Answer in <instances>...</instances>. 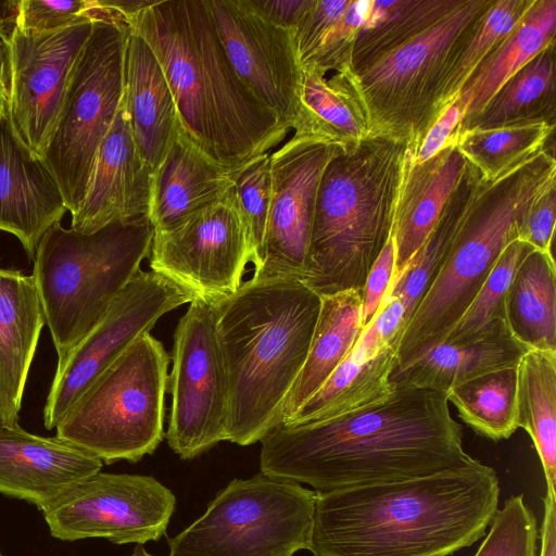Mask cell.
<instances>
[{"label":"cell","mask_w":556,"mask_h":556,"mask_svg":"<svg viewBox=\"0 0 556 556\" xmlns=\"http://www.w3.org/2000/svg\"><path fill=\"white\" fill-rule=\"evenodd\" d=\"M103 462L56 435L0 427V494L41 510L68 488L101 470Z\"/></svg>","instance_id":"44dd1931"},{"label":"cell","mask_w":556,"mask_h":556,"mask_svg":"<svg viewBox=\"0 0 556 556\" xmlns=\"http://www.w3.org/2000/svg\"><path fill=\"white\" fill-rule=\"evenodd\" d=\"M350 0H312L294 28L301 65L317 50L325 35L342 17Z\"/></svg>","instance_id":"ee69618b"},{"label":"cell","mask_w":556,"mask_h":556,"mask_svg":"<svg viewBox=\"0 0 556 556\" xmlns=\"http://www.w3.org/2000/svg\"><path fill=\"white\" fill-rule=\"evenodd\" d=\"M64 198L43 160L16 136L10 117L0 122V230L15 236L34 261L45 233L61 223Z\"/></svg>","instance_id":"ffe728a7"},{"label":"cell","mask_w":556,"mask_h":556,"mask_svg":"<svg viewBox=\"0 0 556 556\" xmlns=\"http://www.w3.org/2000/svg\"><path fill=\"white\" fill-rule=\"evenodd\" d=\"M127 556H156V555H152L150 554L144 547L143 545H140V544H137L135 546V548L131 551V553Z\"/></svg>","instance_id":"f5cc1de1"},{"label":"cell","mask_w":556,"mask_h":556,"mask_svg":"<svg viewBox=\"0 0 556 556\" xmlns=\"http://www.w3.org/2000/svg\"><path fill=\"white\" fill-rule=\"evenodd\" d=\"M46 318L33 275L0 268V413L7 427L18 413Z\"/></svg>","instance_id":"603a6c76"},{"label":"cell","mask_w":556,"mask_h":556,"mask_svg":"<svg viewBox=\"0 0 556 556\" xmlns=\"http://www.w3.org/2000/svg\"><path fill=\"white\" fill-rule=\"evenodd\" d=\"M370 0H350L342 17L329 29L312 58L301 66H313L324 74L352 66V52Z\"/></svg>","instance_id":"7bdbcfd3"},{"label":"cell","mask_w":556,"mask_h":556,"mask_svg":"<svg viewBox=\"0 0 556 556\" xmlns=\"http://www.w3.org/2000/svg\"><path fill=\"white\" fill-rule=\"evenodd\" d=\"M194 296L152 270L141 269L100 321L56 364L43 408L47 429L58 426L90 384L166 313Z\"/></svg>","instance_id":"9a60e30c"},{"label":"cell","mask_w":556,"mask_h":556,"mask_svg":"<svg viewBox=\"0 0 556 556\" xmlns=\"http://www.w3.org/2000/svg\"><path fill=\"white\" fill-rule=\"evenodd\" d=\"M479 181V173L467 162L463 177L432 231L388 290L386 296H395L403 302L407 321L441 265Z\"/></svg>","instance_id":"e575fe53"},{"label":"cell","mask_w":556,"mask_h":556,"mask_svg":"<svg viewBox=\"0 0 556 556\" xmlns=\"http://www.w3.org/2000/svg\"><path fill=\"white\" fill-rule=\"evenodd\" d=\"M0 556H3L1 552H0Z\"/></svg>","instance_id":"11a10c76"},{"label":"cell","mask_w":556,"mask_h":556,"mask_svg":"<svg viewBox=\"0 0 556 556\" xmlns=\"http://www.w3.org/2000/svg\"><path fill=\"white\" fill-rule=\"evenodd\" d=\"M320 309L304 366L285 405L287 422L328 379L354 348L364 330L363 291L320 296Z\"/></svg>","instance_id":"83f0119b"},{"label":"cell","mask_w":556,"mask_h":556,"mask_svg":"<svg viewBox=\"0 0 556 556\" xmlns=\"http://www.w3.org/2000/svg\"><path fill=\"white\" fill-rule=\"evenodd\" d=\"M395 266V244L390 237L371 266L363 289L362 325L364 329L376 316L393 278Z\"/></svg>","instance_id":"bcb514c9"},{"label":"cell","mask_w":556,"mask_h":556,"mask_svg":"<svg viewBox=\"0 0 556 556\" xmlns=\"http://www.w3.org/2000/svg\"><path fill=\"white\" fill-rule=\"evenodd\" d=\"M407 148L405 142L369 135L326 166L301 279L319 296L363 291L392 236Z\"/></svg>","instance_id":"5b68a950"},{"label":"cell","mask_w":556,"mask_h":556,"mask_svg":"<svg viewBox=\"0 0 556 556\" xmlns=\"http://www.w3.org/2000/svg\"><path fill=\"white\" fill-rule=\"evenodd\" d=\"M459 1L370 0L353 47V72L432 27Z\"/></svg>","instance_id":"836d02e7"},{"label":"cell","mask_w":556,"mask_h":556,"mask_svg":"<svg viewBox=\"0 0 556 556\" xmlns=\"http://www.w3.org/2000/svg\"><path fill=\"white\" fill-rule=\"evenodd\" d=\"M21 0H0V39L10 43L18 25Z\"/></svg>","instance_id":"816d5d0a"},{"label":"cell","mask_w":556,"mask_h":556,"mask_svg":"<svg viewBox=\"0 0 556 556\" xmlns=\"http://www.w3.org/2000/svg\"><path fill=\"white\" fill-rule=\"evenodd\" d=\"M320 303L299 279L251 278L213 304L227 380L226 441L251 445L282 422Z\"/></svg>","instance_id":"277c9868"},{"label":"cell","mask_w":556,"mask_h":556,"mask_svg":"<svg viewBox=\"0 0 556 556\" xmlns=\"http://www.w3.org/2000/svg\"><path fill=\"white\" fill-rule=\"evenodd\" d=\"M517 366L479 376L446 393L460 419L476 433L492 441L508 439L518 429Z\"/></svg>","instance_id":"d590c367"},{"label":"cell","mask_w":556,"mask_h":556,"mask_svg":"<svg viewBox=\"0 0 556 556\" xmlns=\"http://www.w3.org/2000/svg\"><path fill=\"white\" fill-rule=\"evenodd\" d=\"M295 135L313 136L352 148L369 136V121L352 66L330 77L302 66L300 113Z\"/></svg>","instance_id":"4316f807"},{"label":"cell","mask_w":556,"mask_h":556,"mask_svg":"<svg viewBox=\"0 0 556 556\" xmlns=\"http://www.w3.org/2000/svg\"><path fill=\"white\" fill-rule=\"evenodd\" d=\"M467 106V102L458 94L444 109L417 149L414 156L415 163L431 159L457 137V129L466 115Z\"/></svg>","instance_id":"7dc6e473"},{"label":"cell","mask_w":556,"mask_h":556,"mask_svg":"<svg viewBox=\"0 0 556 556\" xmlns=\"http://www.w3.org/2000/svg\"><path fill=\"white\" fill-rule=\"evenodd\" d=\"M168 363L163 344L142 334L83 393L55 435L105 464L154 453L164 438Z\"/></svg>","instance_id":"ba28073f"},{"label":"cell","mask_w":556,"mask_h":556,"mask_svg":"<svg viewBox=\"0 0 556 556\" xmlns=\"http://www.w3.org/2000/svg\"><path fill=\"white\" fill-rule=\"evenodd\" d=\"M556 185L543 192L530 206L519 231V240L534 250L553 255L556 212Z\"/></svg>","instance_id":"f6af8a7d"},{"label":"cell","mask_w":556,"mask_h":556,"mask_svg":"<svg viewBox=\"0 0 556 556\" xmlns=\"http://www.w3.org/2000/svg\"><path fill=\"white\" fill-rule=\"evenodd\" d=\"M123 102L138 150L154 173L178 134V119L155 54L130 28L124 55Z\"/></svg>","instance_id":"cb8c5ba5"},{"label":"cell","mask_w":556,"mask_h":556,"mask_svg":"<svg viewBox=\"0 0 556 556\" xmlns=\"http://www.w3.org/2000/svg\"><path fill=\"white\" fill-rule=\"evenodd\" d=\"M148 215L84 233L53 225L40 240L33 276L58 362L100 321L149 257Z\"/></svg>","instance_id":"52a82bcc"},{"label":"cell","mask_w":556,"mask_h":556,"mask_svg":"<svg viewBox=\"0 0 556 556\" xmlns=\"http://www.w3.org/2000/svg\"><path fill=\"white\" fill-rule=\"evenodd\" d=\"M241 169L215 164L178 129L164 160L152 174L148 217L154 230L176 225L223 198L233 188Z\"/></svg>","instance_id":"d4e9b609"},{"label":"cell","mask_w":556,"mask_h":556,"mask_svg":"<svg viewBox=\"0 0 556 556\" xmlns=\"http://www.w3.org/2000/svg\"><path fill=\"white\" fill-rule=\"evenodd\" d=\"M128 30L126 22L94 23L73 68L56 127L41 157L71 215L83 202L97 152L121 105Z\"/></svg>","instance_id":"8fae6325"},{"label":"cell","mask_w":556,"mask_h":556,"mask_svg":"<svg viewBox=\"0 0 556 556\" xmlns=\"http://www.w3.org/2000/svg\"><path fill=\"white\" fill-rule=\"evenodd\" d=\"M152 174L134 140L122 98L71 228L90 233L113 222L148 215Z\"/></svg>","instance_id":"d6986e66"},{"label":"cell","mask_w":556,"mask_h":556,"mask_svg":"<svg viewBox=\"0 0 556 556\" xmlns=\"http://www.w3.org/2000/svg\"><path fill=\"white\" fill-rule=\"evenodd\" d=\"M554 185L556 160L548 144L494 180L480 178L441 265L399 338L396 367L445 341L503 250L519 238L530 206Z\"/></svg>","instance_id":"8992f818"},{"label":"cell","mask_w":556,"mask_h":556,"mask_svg":"<svg viewBox=\"0 0 556 556\" xmlns=\"http://www.w3.org/2000/svg\"><path fill=\"white\" fill-rule=\"evenodd\" d=\"M172 361L166 438L181 459L190 460L226 441L227 380L213 304L190 302L174 333Z\"/></svg>","instance_id":"5bb4252c"},{"label":"cell","mask_w":556,"mask_h":556,"mask_svg":"<svg viewBox=\"0 0 556 556\" xmlns=\"http://www.w3.org/2000/svg\"><path fill=\"white\" fill-rule=\"evenodd\" d=\"M125 21L163 70L179 132L212 162L239 170L286 138L289 128L236 74L206 0H152Z\"/></svg>","instance_id":"3957f363"},{"label":"cell","mask_w":556,"mask_h":556,"mask_svg":"<svg viewBox=\"0 0 556 556\" xmlns=\"http://www.w3.org/2000/svg\"><path fill=\"white\" fill-rule=\"evenodd\" d=\"M556 122L555 42L507 79L482 110L462 123L457 134L469 129Z\"/></svg>","instance_id":"4dcf8cb0"},{"label":"cell","mask_w":556,"mask_h":556,"mask_svg":"<svg viewBox=\"0 0 556 556\" xmlns=\"http://www.w3.org/2000/svg\"><path fill=\"white\" fill-rule=\"evenodd\" d=\"M516 424L533 441L546 491L556 494V351L529 349L520 358Z\"/></svg>","instance_id":"d6a6232c"},{"label":"cell","mask_w":556,"mask_h":556,"mask_svg":"<svg viewBox=\"0 0 556 556\" xmlns=\"http://www.w3.org/2000/svg\"><path fill=\"white\" fill-rule=\"evenodd\" d=\"M394 383L387 400L353 414L278 425L260 441L261 472L327 493L476 462L464 450L445 393Z\"/></svg>","instance_id":"6da1fadb"},{"label":"cell","mask_w":556,"mask_h":556,"mask_svg":"<svg viewBox=\"0 0 556 556\" xmlns=\"http://www.w3.org/2000/svg\"><path fill=\"white\" fill-rule=\"evenodd\" d=\"M344 148L293 134L270 153L271 202L263 261L254 279H302L317 190L328 163Z\"/></svg>","instance_id":"2e32d148"},{"label":"cell","mask_w":556,"mask_h":556,"mask_svg":"<svg viewBox=\"0 0 556 556\" xmlns=\"http://www.w3.org/2000/svg\"><path fill=\"white\" fill-rule=\"evenodd\" d=\"M174 493L151 476L101 470L75 483L40 511L62 541L104 539L143 545L166 533Z\"/></svg>","instance_id":"4fadbf2b"},{"label":"cell","mask_w":556,"mask_h":556,"mask_svg":"<svg viewBox=\"0 0 556 556\" xmlns=\"http://www.w3.org/2000/svg\"><path fill=\"white\" fill-rule=\"evenodd\" d=\"M414 156L408 147L392 229L395 266L390 288L432 231L467 165L457 137L426 162L415 163Z\"/></svg>","instance_id":"7402d4cb"},{"label":"cell","mask_w":556,"mask_h":556,"mask_svg":"<svg viewBox=\"0 0 556 556\" xmlns=\"http://www.w3.org/2000/svg\"><path fill=\"white\" fill-rule=\"evenodd\" d=\"M4 426L3 424V419H2V416H1V413H0V427Z\"/></svg>","instance_id":"db71d44e"},{"label":"cell","mask_w":556,"mask_h":556,"mask_svg":"<svg viewBox=\"0 0 556 556\" xmlns=\"http://www.w3.org/2000/svg\"><path fill=\"white\" fill-rule=\"evenodd\" d=\"M244 3L267 22L294 30L298 22L312 0H243Z\"/></svg>","instance_id":"c3c4849f"},{"label":"cell","mask_w":556,"mask_h":556,"mask_svg":"<svg viewBox=\"0 0 556 556\" xmlns=\"http://www.w3.org/2000/svg\"><path fill=\"white\" fill-rule=\"evenodd\" d=\"M393 348L359 359L351 351L321 387L283 425L318 422L353 414L387 400L395 383Z\"/></svg>","instance_id":"f546056e"},{"label":"cell","mask_w":556,"mask_h":556,"mask_svg":"<svg viewBox=\"0 0 556 556\" xmlns=\"http://www.w3.org/2000/svg\"><path fill=\"white\" fill-rule=\"evenodd\" d=\"M555 34L556 0H533L517 25L465 83L459 96L468 106L462 123L477 115L507 79L554 43Z\"/></svg>","instance_id":"f1b7e54d"},{"label":"cell","mask_w":556,"mask_h":556,"mask_svg":"<svg viewBox=\"0 0 556 556\" xmlns=\"http://www.w3.org/2000/svg\"><path fill=\"white\" fill-rule=\"evenodd\" d=\"M529 349L509 332L503 316L478 340L444 342L395 367L392 382L447 393L479 376L517 366Z\"/></svg>","instance_id":"484cf974"},{"label":"cell","mask_w":556,"mask_h":556,"mask_svg":"<svg viewBox=\"0 0 556 556\" xmlns=\"http://www.w3.org/2000/svg\"><path fill=\"white\" fill-rule=\"evenodd\" d=\"M543 503L544 514L539 530L540 556H556V494L546 491Z\"/></svg>","instance_id":"681fc988"},{"label":"cell","mask_w":556,"mask_h":556,"mask_svg":"<svg viewBox=\"0 0 556 556\" xmlns=\"http://www.w3.org/2000/svg\"><path fill=\"white\" fill-rule=\"evenodd\" d=\"M473 556H536L538 519L523 494L511 495L494 515Z\"/></svg>","instance_id":"ab89813d"},{"label":"cell","mask_w":556,"mask_h":556,"mask_svg":"<svg viewBox=\"0 0 556 556\" xmlns=\"http://www.w3.org/2000/svg\"><path fill=\"white\" fill-rule=\"evenodd\" d=\"M510 334L528 349L556 351L554 256L532 251L518 267L503 300Z\"/></svg>","instance_id":"1f68e13d"},{"label":"cell","mask_w":556,"mask_h":556,"mask_svg":"<svg viewBox=\"0 0 556 556\" xmlns=\"http://www.w3.org/2000/svg\"><path fill=\"white\" fill-rule=\"evenodd\" d=\"M98 21L125 18L99 0H21L17 28L49 31Z\"/></svg>","instance_id":"b9f144b4"},{"label":"cell","mask_w":556,"mask_h":556,"mask_svg":"<svg viewBox=\"0 0 556 556\" xmlns=\"http://www.w3.org/2000/svg\"><path fill=\"white\" fill-rule=\"evenodd\" d=\"M12 93V59L10 43L0 39V122L9 117Z\"/></svg>","instance_id":"f907efd6"},{"label":"cell","mask_w":556,"mask_h":556,"mask_svg":"<svg viewBox=\"0 0 556 556\" xmlns=\"http://www.w3.org/2000/svg\"><path fill=\"white\" fill-rule=\"evenodd\" d=\"M532 251V245L519 239L503 250L473 301L444 342L468 343L478 340L493 327L497 318L503 316V300L518 267Z\"/></svg>","instance_id":"f35d334b"},{"label":"cell","mask_w":556,"mask_h":556,"mask_svg":"<svg viewBox=\"0 0 556 556\" xmlns=\"http://www.w3.org/2000/svg\"><path fill=\"white\" fill-rule=\"evenodd\" d=\"M317 492L262 473L233 479L167 541L168 556H294L309 549Z\"/></svg>","instance_id":"30bf717a"},{"label":"cell","mask_w":556,"mask_h":556,"mask_svg":"<svg viewBox=\"0 0 556 556\" xmlns=\"http://www.w3.org/2000/svg\"><path fill=\"white\" fill-rule=\"evenodd\" d=\"M493 2L460 0L432 27L354 72L369 135L405 142L416 153L438 118V100L453 61Z\"/></svg>","instance_id":"9c48e42d"},{"label":"cell","mask_w":556,"mask_h":556,"mask_svg":"<svg viewBox=\"0 0 556 556\" xmlns=\"http://www.w3.org/2000/svg\"><path fill=\"white\" fill-rule=\"evenodd\" d=\"M250 237L254 271L263 261L264 238L271 202L270 153L248 163L233 186Z\"/></svg>","instance_id":"60d3db41"},{"label":"cell","mask_w":556,"mask_h":556,"mask_svg":"<svg viewBox=\"0 0 556 556\" xmlns=\"http://www.w3.org/2000/svg\"><path fill=\"white\" fill-rule=\"evenodd\" d=\"M554 130L543 123L469 129L457 134V148L481 180L491 181L541 151Z\"/></svg>","instance_id":"8d00e7d4"},{"label":"cell","mask_w":556,"mask_h":556,"mask_svg":"<svg viewBox=\"0 0 556 556\" xmlns=\"http://www.w3.org/2000/svg\"><path fill=\"white\" fill-rule=\"evenodd\" d=\"M149 258L152 271L194 299L216 304L236 293L252 251L233 188L176 225L154 230Z\"/></svg>","instance_id":"7c38bea8"},{"label":"cell","mask_w":556,"mask_h":556,"mask_svg":"<svg viewBox=\"0 0 556 556\" xmlns=\"http://www.w3.org/2000/svg\"><path fill=\"white\" fill-rule=\"evenodd\" d=\"M94 23L49 31L17 28L10 42L9 117L20 140L40 157L56 127L73 68Z\"/></svg>","instance_id":"e0dca14e"},{"label":"cell","mask_w":556,"mask_h":556,"mask_svg":"<svg viewBox=\"0 0 556 556\" xmlns=\"http://www.w3.org/2000/svg\"><path fill=\"white\" fill-rule=\"evenodd\" d=\"M239 78L290 129L300 113L302 66L294 30L276 26L243 0H206Z\"/></svg>","instance_id":"ac0fdd59"},{"label":"cell","mask_w":556,"mask_h":556,"mask_svg":"<svg viewBox=\"0 0 556 556\" xmlns=\"http://www.w3.org/2000/svg\"><path fill=\"white\" fill-rule=\"evenodd\" d=\"M495 469L466 467L317 493L313 556H450L486 534L498 509Z\"/></svg>","instance_id":"7a4b0ae2"},{"label":"cell","mask_w":556,"mask_h":556,"mask_svg":"<svg viewBox=\"0 0 556 556\" xmlns=\"http://www.w3.org/2000/svg\"><path fill=\"white\" fill-rule=\"evenodd\" d=\"M532 1L494 0L446 74L438 100V117L459 94L476 67L517 25Z\"/></svg>","instance_id":"74e56055"}]
</instances>
